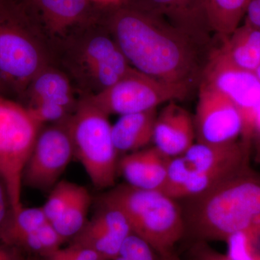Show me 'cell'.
Listing matches in <instances>:
<instances>
[{
  "label": "cell",
  "instance_id": "cell-1",
  "mask_svg": "<svg viewBox=\"0 0 260 260\" xmlns=\"http://www.w3.org/2000/svg\"><path fill=\"white\" fill-rule=\"evenodd\" d=\"M109 30L132 68L168 83L192 86L203 73L198 44L161 19L112 4L104 6Z\"/></svg>",
  "mask_w": 260,
  "mask_h": 260
},
{
  "label": "cell",
  "instance_id": "cell-2",
  "mask_svg": "<svg viewBox=\"0 0 260 260\" xmlns=\"http://www.w3.org/2000/svg\"><path fill=\"white\" fill-rule=\"evenodd\" d=\"M55 64L69 76L81 97L95 95L133 69L100 14L75 27L52 47Z\"/></svg>",
  "mask_w": 260,
  "mask_h": 260
},
{
  "label": "cell",
  "instance_id": "cell-3",
  "mask_svg": "<svg viewBox=\"0 0 260 260\" xmlns=\"http://www.w3.org/2000/svg\"><path fill=\"white\" fill-rule=\"evenodd\" d=\"M187 225L200 241H222L260 220V175L250 168L187 198Z\"/></svg>",
  "mask_w": 260,
  "mask_h": 260
},
{
  "label": "cell",
  "instance_id": "cell-4",
  "mask_svg": "<svg viewBox=\"0 0 260 260\" xmlns=\"http://www.w3.org/2000/svg\"><path fill=\"white\" fill-rule=\"evenodd\" d=\"M55 64L50 44L20 0H0V95L22 101L36 75Z\"/></svg>",
  "mask_w": 260,
  "mask_h": 260
},
{
  "label": "cell",
  "instance_id": "cell-5",
  "mask_svg": "<svg viewBox=\"0 0 260 260\" xmlns=\"http://www.w3.org/2000/svg\"><path fill=\"white\" fill-rule=\"evenodd\" d=\"M99 203L122 212L132 233L150 244L158 256L173 252L185 232L184 212L176 200L161 191L139 189L126 184L110 188Z\"/></svg>",
  "mask_w": 260,
  "mask_h": 260
},
{
  "label": "cell",
  "instance_id": "cell-6",
  "mask_svg": "<svg viewBox=\"0 0 260 260\" xmlns=\"http://www.w3.org/2000/svg\"><path fill=\"white\" fill-rule=\"evenodd\" d=\"M109 115L81 97L67 120L74 157L82 164L98 189L115 186L118 152L112 136Z\"/></svg>",
  "mask_w": 260,
  "mask_h": 260
},
{
  "label": "cell",
  "instance_id": "cell-7",
  "mask_svg": "<svg viewBox=\"0 0 260 260\" xmlns=\"http://www.w3.org/2000/svg\"><path fill=\"white\" fill-rule=\"evenodd\" d=\"M41 128L23 105L0 95V177L15 215L23 208V172Z\"/></svg>",
  "mask_w": 260,
  "mask_h": 260
},
{
  "label": "cell",
  "instance_id": "cell-8",
  "mask_svg": "<svg viewBox=\"0 0 260 260\" xmlns=\"http://www.w3.org/2000/svg\"><path fill=\"white\" fill-rule=\"evenodd\" d=\"M190 89L183 84L155 79L133 68L109 88L83 97L107 115L121 116L146 112L160 104L185 99Z\"/></svg>",
  "mask_w": 260,
  "mask_h": 260
},
{
  "label": "cell",
  "instance_id": "cell-9",
  "mask_svg": "<svg viewBox=\"0 0 260 260\" xmlns=\"http://www.w3.org/2000/svg\"><path fill=\"white\" fill-rule=\"evenodd\" d=\"M200 83L223 94L237 107L242 119L241 141L251 150L254 118L260 106V82L255 73L228 64L213 51Z\"/></svg>",
  "mask_w": 260,
  "mask_h": 260
},
{
  "label": "cell",
  "instance_id": "cell-10",
  "mask_svg": "<svg viewBox=\"0 0 260 260\" xmlns=\"http://www.w3.org/2000/svg\"><path fill=\"white\" fill-rule=\"evenodd\" d=\"M67 120L43 126L39 130L24 168L23 186L39 191H50L59 181L74 157Z\"/></svg>",
  "mask_w": 260,
  "mask_h": 260
},
{
  "label": "cell",
  "instance_id": "cell-11",
  "mask_svg": "<svg viewBox=\"0 0 260 260\" xmlns=\"http://www.w3.org/2000/svg\"><path fill=\"white\" fill-rule=\"evenodd\" d=\"M194 124L197 142L205 144L234 143L242 133V119L237 107L223 94L203 83Z\"/></svg>",
  "mask_w": 260,
  "mask_h": 260
},
{
  "label": "cell",
  "instance_id": "cell-12",
  "mask_svg": "<svg viewBox=\"0 0 260 260\" xmlns=\"http://www.w3.org/2000/svg\"><path fill=\"white\" fill-rule=\"evenodd\" d=\"M41 31L53 46L68 32L100 14L103 4L95 0H20Z\"/></svg>",
  "mask_w": 260,
  "mask_h": 260
},
{
  "label": "cell",
  "instance_id": "cell-13",
  "mask_svg": "<svg viewBox=\"0 0 260 260\" xmlns=\"http://www.w3.org/2000/svg\"><path fill=\"white\" fill-rule=\"evenodd\" d=\"M90 220L70 240V243L95 251L107 260L119 254L121 245L132 234L131 228L122 212L112 205L99 203Z\"/></svg>",
  "mask_w": 260,
  "mask_h": 260
},
{
  "label": "cell",
  "instance_id": "cell-14",
  "mask_svg": "<svg viewBox=\"0 0 260 260\" xmlns=\"http://www.w3.org/2000/svg\"><path fill=\"white\" fill-rule=\"evenodd\" d=\"M116 5L161 19L198 41L211 30L205 0H119Z\"/></svg>",
  "mask_w": 260,
  "mask_h": 260
},
{
  "label": "cell",
  "instance_id": "cell-15",
  "mask_svg": "<svg viewBox=\"0 0 260 260\" xmlns=\"http://www.w3.org/2000/svg\"><path fill=\"white\" fill-rule=\"evenodd\" d=\"M195 139L194 117L175 102L168 103L157 114L152 141L154 147L174 158L185 153Z\"/></svg>",
  "mask_w": 260,
  "mask_h": 260
},
{
  "label": "cell",
  "instance_id": "cell-16",
  "mask_svg": "<svg viewBox=\"0 0 260 260\" xmlns=\"http://www.w3.org/2000/svg\"><path fill=\"white\" fill-rule=\"evenodd\" d=\"M171 158L153 146L126 154L118 160V174L126 184L147 190L161 191Z\"/></svg>",
  "mask_w": 260,
  "mask_h": 260
},
{
  "label": "cell",
  "instance_id": "cell-17",
  "mask_svg": "<svg viewBox=\"0 0 260 260\" xmlns=\"http://www.w3.org/2000/svg\"><path fill=\"white\" fill-rule=\"evenodd\" d=\"M75 90L69 76L60 68L48 65L32 79L22 103H25V107L41 102L56 103L74 112L80 100L75 98Z\"/></svg>",
  "mask_w": 260,
  "mask_h": 260
},
{
  "label": "cell",
  "instance_id": "cell-18",
  "mask_svg": "<svg viewBox=\"0 0 260 260\" xmlns=\"http://www.w3.org/2000/svg\"><path fill=\"white\" fill-rule=\"evenodd\" d=\"M213 51L228 64L254 73L260 65V30L244 22Z\"/></svg>",
  "mask_w": 260,
  "mask_h": 260
},
{
  "label": "cell",
  "instance_id": "cell-19",
  "mask_svg": "<svg viewBox=\"0 0 260 260\" xmlns=\"http://www.w3.org/2000/svg\"><path fill=\"white\" fill-rule=\"evenodd\" d=\"M157 109L121 115L112 125V136L118 153H133L153 141Z\"/></svg>",
  "mask_w": 260,
  "mask_h": 260
},
{
  "label": "cell",
  "instance_id": "cell-20",
  "mask_svg": "<svg viewBox=\"0 0 260 260\" xmlns=\"http://www.w3.org/2000/svg\"><path fill=\"white\" fill-rule=\"evenodd\" d=\"M249 0H205L210 30L221 39L230 36L240 25Z\"/></svg>",
  "mask_w": 260,
  "mask_h": 260
},
{
  "label": "cell",
  "instance_id": "cell-21",
  "mask_svg": "<svg viewBox=\"0 0 260 260\" xmlns=\"http://www.w3.org/2000/svg\"><path fill=\"white\" fill-rule=\"evenodd\" d=\"M91 202V195L88 189L78 185L62 213L51 222L56 232L66 242L76 236L86 223Z\"/></svg>",
  "mask_w": 260,
  "mask_h": 260
},
{
  "label": "cell",
  "instance_id": "cell-22",
  "mask_svg": "<svg viewBox=\"0 0 260 260\" xmlns=\"http://www.w3.org/2000/svg\"><path fill=\"white\" fill-rule=\"evenodd\" d=\"M65 242L52 224L48 222L37 230L18 238L9 245L14 246L32 260L49 255L61 248Z\"/></svg>",
  "mask_w": 260,
  "mask_h": 260
},
{
  "label": "cell",
  "instance_id": "cell-23",
  "mask_svg": "<svg viewBox=\"0 0 260 260\" xmlns=\"http://www.w3.org/2000/svg\"><path fill=\"white\" fill-rule=\"evenodd\" d=\"M228 256L234 260H260V220L236 233L226 242Z\"/></svg>",
  "mask_w": 260,
  "mask_h": 260
},
{
  "label": "cell",
  "instance_id": "cell-24",
  "mask_svg": "<svg viewBox=\"0 0 260 260\" xmlns=\"http://www.w3.org/2000/svg\"><path fill=\"white\" fill-rule=\"evenodd\" d=\"M49 222L44 210L41 208H23L15 215L14 220L8 228L0 242L12 244L14 241L34 232Z\"/></svg>",
  "mask_w": 260,
  "mask_h": 260
},
{
  "label": "cell",
  "instance_id": "cell-25",
  "mask_svg": "<svg viewBox=\"0 0 260 260\" xmlns=\"http://www.w3.org/2000/svg\"><path fill=\"white\" fill-rule=\"evenodd\" d=\"M78 184L66 180L58 181L49 193L45 204L42 207L50 223L62 213L74 195Z\"/></svg>",
  "mask_w": 260,
  "mask_h": 260
},
{
  "label": "cell",
  "instance_id": "cell-26",
  "mask_svg": "<svg viewBox=\"0 0 260 260\" xmlns=\"http://www.w3.org/2000/svg\"><path fill=\"white\" fill-rule=\"evenodd\" d=\"M25 108L34 121L42 127L47 124L64 122L73 113L64 106L52 102L38 103Z\"/></svg>",
  "mask_w": 260,
  "mask_h": 260
},
{
  "label": "cell",
  "instance_id": "cell-27",
  "mask_svg": "<svg viewBox=\"0 0 260 260\" xmlns=\"http://www.w3.org/2000/svg\"><path fill=\"white\" fill-rule=\"evenodd\" d=\"M119 255L127 260H158L159 258L150 244L133 233L123 242Z\"/></svg>",
  "mask_w": 260,
  "mask_h": 260
},
{
  "label": "cell",
  "instance_id": "cell-28",
  "mask_svg": "<svg viewBox=\"0 0 260 260\" xmlns=\"http://www.w3.org/2000/svg\"><path fill=\"white\" fill-rule=\"evenodd\" d=\"M32 260H107L95 251L78 244L70 243L64 248H59L49 255Z\"/></svg>",
  "mask_w": 260,
  "mask_h": 260
},
{
  "label": "cell",
  "instance_id": "cell-29",
  "mask_svg": "<svg viewBox=\"0 0 260 260\" xmlns=\"http://www.w3.org/2000/svg\"><path fill=\"white\" fill-rule=\"evenodd\" d=\"M15 213L5 181L0 177V241L14 220Z\"/></svg>",
  "mask_w": 260,
  "mask_h": 260
},
{
  "label": "cell",
  "instance_id": "cell-30",
  "mask_svg": "<svg viewBox=\"0 0 260 260\" xmlns=\"http://www.w3.org/2000/svg\"><path fill=\"white\" fill-rule=\"evenodd\" d=\"M193 260H234L220 251L215 250L207 242L199 241L191 249Z\"/></svg>",
  "mask_w": 260,
  "mask_h": 260
},
{
  "label": "cell",
  "instance_id": "cell-31",
  "mask_svg": "<svg viewBox=\"0 0 260 260\" xmlns=\"http://www.w3.org/2000/svg\"><path fill=\"white\" fill-rule=\"evenodd\" d=\"M244 17L245 23L260 30V0H249Z\"/></svg>",
  "mask_w": 260,
  "mask_h": 260
},
{
  "label": "cell",
  "instance_id": "cell-32",
  "mask_svg": "<svg viewBox=\"0 0 260 260\" xmlns=\"http://www.w3.org/2000/svg\"><path fill=\"white\" fill-rule=\"evenodd\" d=\"M0 260H31L27 257L20 250L10 246L9 244H5L4 242H0Z\"/></svg>",
  "mask_w": 260,
  "mask_h": 260
},
{
  "label": "cell",
  "instance_id": "cell-33",
  "mask_svg": "<svg viewBox=\"0 0 260 260\" xmlns=\"http://www.w3.org/2000/svg\"><path fill=\"white\" fill-rule=\"evenodd\" d=\"M255 145L258 153L260 152V106L256 111L253 126L252 144Z\"/></svg>",
  "mask_w": 260,
  "mask_h": 260
},
{
  "label": "cell",
  "instance_id": "cell-34",
  "mask_svg": "<svg viewBox=\"0 0 260 260\" xmlns=\"http://www.w3.org/2000/svg\"><path fill=\"white\" fill-rule=\"evenodd\" d=\"M158 260H184L179 257V256L176 255L174 253H169L166 255L159 256ZM193 260V259H192Z\"/></svg>",
  "mask_w": 260,
  "mask_h": 260
},
{
  "label": "cell",
  "instance_id": "cell-35",
  "mask_svg": "<svg viewBox=\"0 0 260 260\" xmlns=\"http://www.w3.org/2000/svg\"><path fill=\"white\" fill-rule=\"evenodd\" d=\"M254 73H255V75H256V77H257L258 79H259L260 82V65L259 66V68H257L255 70V72H254Z\"/></svg>",
  "mask_w": 260,
  "mask_h": 260
},
{
  "label": "cell",
  "instance_id": "cell-36",
  "mask_svg": "<svg viewBox=\"0 0 260 260\" xmlns=\"http://www.w3.org/2000/svg\"><path fill=\"white\" fill-rule=\"evenodd\" d=\"M112 260H127L126 259V258L123 257L121 255H118L116 256V257L114 258V259H113Z\"/></svg>",
  "mask_w": 260,
  "mask_h": 260
},
{
  "label": "cell",
  "instance_id": "cell-37",
  "mask_svg": "<svg viewBox=\"0 0 260 260\" xmlns=\"http://www.w3.org/2000/svg\"><path fill=\"white\" fill-rule=\"evenodd\" d=\"M257 160H258V162H260V152H259V153H258V154H257Z\"/></svg>",
  "mask_w": 260,
  "mask_h": 260
}]
</instances>
